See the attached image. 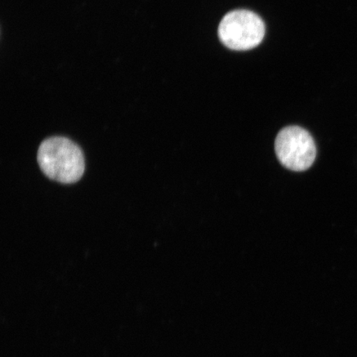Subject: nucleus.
<instances>
[{
  "label": "nucleus",
  "instance_id": "obj_1",
  "mask_svg": "<svg viewBox=\"0 0 357 357\" xmlns=\"http://www.w3.org/2000/svg\"><path fill=\"white\" fill-rule=\"evenodd\" d=\"M38 162L43 172L51 180L73 184L84 172V156L82 149L68 138L54 137L42 142Z\"/></svg>",
  "mask_w": 357,
  "mask_h": 357
},
{
  "label": "nucleus",
  "instance_id": "obj_3",
  "mask_svg": "<svg viewBox=\"0 0 357 357\" xmlns=\"http://www.w3.org/2000/svg\"><path fill=\"white\" fill-rule=\"evenodd\" d=\"M275 149L280 162L294 172H303L314 164L317 149L310 132L301 127L290 126L276 137Z\"/></svg>",
  "mask_w": 357,
  "mask_h": 357
},
{
  "label": "nucleus",
  "instance_id": "obj_2",
  "mask_svg": "<svg viewBox=\"0 0 357 357\" xmlns=\"http://www.w3.org/2000/svg\"><path fill=\"white\" fill-rule=\"evenodd\" d=\"M264 22L255 13L240 10L227 13L218 26V37L227 48L248 51L260 45L265 37Z\"/></svg>",
  "mask_w": 357,
  "mask_h": 357
}]
</instances>
